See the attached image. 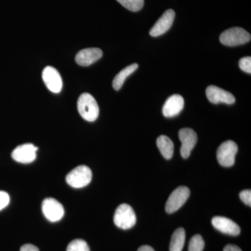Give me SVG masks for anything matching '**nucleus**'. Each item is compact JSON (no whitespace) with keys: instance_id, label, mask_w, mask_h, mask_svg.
I'll list each match as a JSON object with an SVG mask.
<instances>
[{"instance_id":"nucleus-26","label":"nucleus","mask_w":251,"mask_h":251,"mask_svg":"<svg viewBox=\"0 0 251 251\" xmlns=\"http://www.w3.org/2000/svg\"><path fill=\"white\" fill-rule=\"evenodd\" d=\"M224 251H242L240 248L238 247L237 246L232 245V244H228L224 248Z\"/></svg>"},{"instance_id":"nucleus-2","label":"nucleus","mask_w":251,"mask_h":251,"mask_svg":"<svg viewBox=\"0 0 251 251\" xmlns=\"http://www.w3.org/2000/svg\"><path fill=\"white\" fill-rule=\"evenodd\" d=\"M251 34L242 27H232L224 31L220 36L221 44L227 46H236L247 44L251 41Z\"/></svg>"},{"instance_id":"nucleus-9","label":"nucleus","mask_w":251,"mask_h":251,"mask_svg":"<svg viewBox=\"0 0 251 251\" xmlns=\"http://www.w3.org/2000/svg\"><path fill=\"white\" fill-rule=\"evenodd\" d=\"M37 150V147L32 144H24L15 149L11 156L18 163H29L36 159Z\"/></svg>"},{"instance_id":"nucleus-8","label":"nucleus","mask_w":251,"mask_h":251,"mask_svg":"<svg viewBox=\"0 0 251 251\" xmlns=\"http://www.w3.org/2000/svg\"><path fill=\"white\" fill-rule=\"evenodd\" d=\"M179 137L181 142V151H180L181 156L184 158H187L197 143V134L191 128H184L179 130Z\"/></svg>"},{"instance_id":"nucleus-24","label":"nucleus","mask_w":251,"mask_h":251,"mask_svg":"<svg viewBox=\"0 0 251 251\" xmlns=\"http://www.w3.org/2000/svg\"><path fill=\"white\" fill-rule=\"evenodd\" d=\"M239 197L243 202L245 203L247 205H251V190H245L243 191L239 194Z\"/></svg>"},{"instance_id":"nucleus-1","label":"nucleus","mask_w":251,"mask_h":251,"mask_svg":"<svg viewBox=\"0 0 251 251\" xmlns=\"http://www.w3.org/2000/svg\"><path fill=\"white\" fill-rule=\"evenodd\" d=\"M77 110L81 117L88 122H94L98 118L99 108L97 100L90 94H81L77 100Z\"/></svg>"},{"instance_id":"nucleus-17","label":"nucleus","mask_w":251,"mask_h":251,"mask_svg":"<svg viewBox=\"0 0 251 251\" xmlns=\"http://www.w3.org/2000/svg\"><path fill=\"white\" fill-rule=\"evenodd\" d=\"M138 68V64H133L131 65L128 66L119 73L115 77L113 81H112V87L115 90L118 91L122 88L124 83H125L126 79L130 75H131L135 70Z\"/></svg>"},{"instance_id":"nucleus-21","label":"nucleus","mask_w":251,"mask_h":251,"mask_svg":"<svg viewBox=\"0 0 251 251\" xmlns=\"http://www.w3.org/2000/svg\"><path fill=\"white\" fill-rule=\"evenodd\" d=\"M67 251H90V249L85 241L75 239L68 245Z\"/></svg>"},{"instance_id":"nucleus-14","label":"nucleus","mask_w":251,"mask_h":251,"mask_svg":"<svg viewBox=\"0 0 251 251\" xmlns=\"http://www.w3.org/2000/svg\"><path fill=\"white\" fill-rule=\"evenodd\" d=\"M103 52L97 48H90L82 50L76 54L75 61L78 65L82 67H88L101 58Z\"/></svg>"},{"instance_id":"nucleus-23","label":"nucleus","mask_w":251,"mask_h":251,"mask_svg":"<svg viewBox=\"0 0 251 251\" xmlns=\"http://www.w3.org/2000/svg\"><path fill=\"white\" fill-rule=\"evenodd\" d=\"M9 194L5 191H0V211L4 209L9 204Z\"/></svg>"},{"instance_id":"nucleus-11","label":"nucleus","mask_w":251,"mask_h":251,"mask_svg":"<svg viewBox=\"0 0 251 251\" xmlns=\"http://www.w3.org/2000/svg\"><path fill=\"white\" fill-rule=\"evenodd\" d=\"M206 95L208 100L214 104H233L235 102V97L232 94L214 85L209 86L206 88Z\"/></svg>"},{"instance_id":"nucleus-5","label":"nucleus","mask_w":251,"mask_h":251,"mask_svg":"<svg viewBox=\"0 0 251 251\" xmlns=\"http://www.w3.org/2000/svg\"><path fill=\"white\" fill-rule=\"evenodd\" d=\"M237 151V145L234 141L227 140L224 142L220 145L217 150L218 161L222 166H232L235 162Z\"/></svg>"},{"instance_id":"nucleus-6","label":"nucleus","mask_w":251,"mask_h":251,"mask_svg":"<svg viewBox=\"0 0 251 251\" xmlns=\"http://www.w3.org/2000/svg\"><path fill=\"white\" fill-rule=\"evenodd\" d=\"M190 196L189 188L186 186H179L169 196L166 204V211L168 214H172L179 210Z\"/></svg>"},{"instance_id":"nucleus-18","label":"nucleus","mask_w":251,"mask_h":251,"mask_svg":"<svg viewBox=\"0 0 251 251\" xmlns=\"http://www.w3.org/2000/svg\"><path fill=\"white\" fill-rule=\"evenodd\" d=\"M186 240V232L182 227L176 229L172 236L170 251H182Z\"/></svg>"},{"instance_id":"nucleus-13","label":"nucleus","mask_w":251,"mask_h":251,"mask_svg":"<svg viewBox=\"0 0 251 251\" xmlns=\"http://www.w3.org/2000/svg\"><path fill=\"white\" fill-rule=\"evenodd\" d=\"M213 226L222 233L229 235L237 236L240 234L241 229L235 222L223 216H215L213 218Z\"/></svg>"},{"instance_id":"nucleus-4","label":"nucleus","mask_w":251,"mask_h":251,"mask_svg":"<svg viewBox=\"0 0 251 251\" xmlns=\"http://www.w3.org/2000/svg\"><path fill=\"white\" fill-rule=\"evenodd\" d=\"M114 223L123 229H130L136 223V216L133 208L127 204H122L117 208L114 215Z\"/></svg>"},{"instance_id":"nucleus-22","label":"nucleus","mask_w":251,"mask_h":251,"mask_svg":"<svg viewBox=\"0 0 251 251\" xmlns=\"http://www.w3.org/2000/svg\"><path fill=\"white\" fill-rule=\"evenodd\" d=\"M239 68L248 74H251V57H246L241 59L239 62Z\"/></svg>"},{"instance_id":"nucleus-7","label":"nucleus","mask_w":251,"mask_h":251,"mask_svg":"<svg viewBox=\"0 0 251 251\" xmlns=\"http://www.w3.org/2000/svg\"><path fill=\"white\" fill-rule=\"evenodd\" d=\"M42 211L46 219L50 222H57L64 215V206L54 198H46L42 203Z\"/></svg>"},{"instance_id":"nucleus-12","label":"nucleus","mask_w":251,"mask_h":251,"mask_svg":"<svg viewBox=\"0 0 251 251\" xmlns=\"http://www.w3.org/2000/svg\"><path fill=\"white\" fill-rule=\"evenodd\" d=\"M175 17V13L173 9L167 10L150 31V34L153 37L161 36L169 30L173 25Z\"/></svg>"},{"instance_id":"nucleus-25","label":"nucleus","mask_w":251,"mask_h":251,"mask_svg":"<svg viewBox=\"0 0 251 251\" xmlns=\"http://www.w3.org/2000/svg\"><path fill=\"white\" fill-rule=\"evenodd\" d=\"M21 251H39V249L32 244H25L21 248Z\"/></svg>"},{"instance_id":"nucleus-20","label":"nucleus","mask_w":251,"mask_h":251,"mask_svg":"<svg viewBox=\"0 0 251 251\" xmlns=\"http://www.w3.org/2000/svg\"><path fill=\"white\" fill-rule=\"evenodd\" d=\"M204 248V239L200 234H196L191 238L188 244V251H202Z\"/></svg>"},{"instance_id":"nucleus-15","label":"nucleus","mask_w":251,"mask_h":251,"mask_svg":"<svg viewBox=\"0 0 251 251\" xmlns=\"http://www.w3.org/2000/svg\"><path fill=\"white\" fill-rule=\"evenodd\" d=\"M184 106V98L179 94H174L168 99L163 105V115L166 117L176 116L181 112Z\"/></svg>"},{"instance_id":"nucleus-27","label":"nucleus","mask_w":251,"mask_h":251,"mask_svg":"<svg viewBox=\"0 0 251 251\" xmlns=\"http://www.w3.org/2000/svg\"><path fill=\"white\" fill-rule=\"evenodd\" d=\"M138 251H154L152 248L150 247V246H142L140 247L139 249H138Z\"/></svg>"},{"instance_id":"nucleus-19","label":"nucleus","mask_w":251,"mask_h":251,"mask_svg":"<svg viewBox=\"0 0 251 251\" xmlns=\"http://www.w3.org/2000/svg\"><path fill=\"white\" fill-rule=\"evenodd\" d=\"M120 4L129 11L136 12L143 9L144 0H117Z\"/></svg>"},{"instance_id":"nucleus-16","label":"nucleus","mask_w":251,"mask_h":251,"mask_svg":"<svg viewBox=\"0 0 251 251\" xmlns=\"http://www.w3.org/2000/svg\"><path fill=\"white\" fill-rule=\"evenodd\" d=\"M156 144L163 156L166 159H171L174 153L173 141L166 135H161L157 139Z\"/></svg>"},{"instance_id":"nucleus-10","label":"nucleus","mask_w":251,"mask_h":251,"mask_svg":"<svg viewBox=\"0 0 251 251\" xmlns=\"http://www.w3.org/2000/svg\"><path fill=\"white\" fill-rule=\"evenodd\" d=\"M43 80L46 87L53 93H59L62 88V80L57 69L52 67H47L43 71Z\"/></svg>"},{"instance_id":"nucleus-3","label":"nucleus","mask_w":251,"mask_h":251,"mask_svg":"<svg viewBox=\"0 0 251 251\" xmlns=\"http://www.w3.org/2000/svg\"><path fill=\"white\" fill-rule=\"evenodd\" d=\"M92 173L85 166H77L67 175L66 181L73 188H80L87 186L92 181Z\"/></svg>"}]
</instances>
